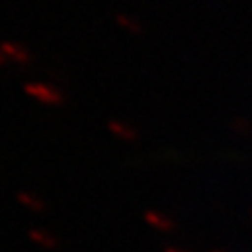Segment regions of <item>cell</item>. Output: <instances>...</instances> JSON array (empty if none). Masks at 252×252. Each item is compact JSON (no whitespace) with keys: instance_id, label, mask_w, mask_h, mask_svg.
<instances>
[{"instance_id":"cell-4","label":"cell","mask_w":252,"mask_h":252,"mask_svg":"<svg viewBox=\"0 0 252 252\" xmlns=\"http://www.w3.org/2000/svg\"><path fill=\"white\" fill-rule=\"evenodd\" d=\"M16 199H18V203L22 205V207H26V209H30V211H36V213H42V211H46V201L44 199H40L38 195H34V193H28V191H20L18 195H16Z\"/></svg>"},{"instance_id":"cell-7","label":"cell","mask_w":252,"mask_h":252,"mask_svg":"<svg viewBox=\"0 0 252 252\" xmlns=\"http://www.w3.org/2000/svg\"><path fill=\"white\" fill-rule=\"evenodd\" d=\"M115 22L123 28V30H129L131 34H141L143 32V28H141V24L137 22V20H133L131 16H125V14H117L115 16Z\"/></svg>"},{"instance_id":"cell-2","label":"cell","mask_w":252,"mask_h":252,"mask_svg":"<svg viewBox=\"0 0 252 252\" xmlns=\"http://www.w3.org/2000/svg\"><path fill=\"white\" fill-rule=\"evenodd\" d=\"M0 50L4 52V56L8 58V62H16L20 66H28L32 62V56L30 52L22 46V44H16V42H0Z\"/></svg>"},{"instance_id":"cell-6","label":"cell","mask_w":252,"mask_h":252,"mask_svg":"<svg viewBox=\"0 0 252 252\" xmlns=\"http://www.w3.org/2000/svg\"><path fill=\"white\" fill-rule=\"evenodd\" d=\"M143 217H145V220H147L151 226H155V228H159V230H163V232H169V230L175 228V222H173L169 217L159 215V213H155V211H147Z\"/></svg>"},{"instance_id":"cell-1","label":"cell","mask_w":252,"mask_h":252,"mask_svg":"<svg viewBox=\"0 0 252 252\" xmlns=\"http://www.w3.org/2000/svg\"><path fill=\"white\" fill-rule=\"evenodd\" d=\"M24 92L30 97H34L36 101L44 103V105L58 107V105H62V103L66 101V95L62 94L60 90H56V88H52L48 84H42V82H30V84H26L24 86Z\"/></svg>"},{"instance_id":"cell-9","label":"cell","mask_w":252,"mask_h":252,"mask_svg":"<svg viewBox=\"0 0 252 252\" xmlns=\"http://www.w3.org/2000/svg\"><path fill=\"white\" fill-rule=\"evenodd\" d=\"M165 252H181V250H177V248H167Z\"/></svg>"},{"instance_id":"cell-8","label":"cell","mask_w":252,"mask_h":252,"mask_svg":"<svg viewBox=\"0 0 252 252\" xmlns=\"http://www.w3.org/2000/svg\"><path fill=\"white\" fill-rule=\"evenodd\" d=\"M8 64V58L4 56V52L2 50H0V66H6Z\"/></svg>"},{"instance_id":"cell-3","label":"cell","mask_w":252,"mask_h":252,"mask_svg":"<svg viewBox=\"0 0 252 252\" xmlns=\"http://www.w3.org/2000/svg\"><path fill=\"white\" fill-rule=\"evenodd\" d=\"M28 236H30L32 242H36L38 246H42V248H46V250H56V248L60 246V240H58L52 232L42 230V228H32V230H28Z\"/></svg>"},{"instance_id":"cell-5","label":"cell","mask_w":252,"mask_h":252,"mask_svg":"<svg viewBox=\"0 0 252 252\" xmlns=\"http://www.w3.org/2000/svg\"><path fill=\"white\" fill-rule=\"evenodd\" d=\"M109 131L115 135V137H119V139H123V141H135L137 139V131L133 129V127H129V125H125V123H121V121H109Z\"/></svg>"}]
</instances>
